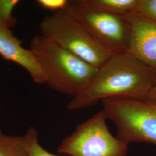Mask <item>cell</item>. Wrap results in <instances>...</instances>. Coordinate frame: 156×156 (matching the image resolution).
<instances>
[{"instance_id":"obj_15","label":"cell","mask_w":156,"mask_h":156,"mask_svg":"<svg viewBox=\"0 0 156 156\" xmlns=\"http://www.w3.org/2000/svg\"><path fill=\"white\" fill-rule=\"evenodd\" d=\"M147 99L156 101V82L153 86V88L151 90L149 94L147 96Z\"/></svg>"},{"instance_id":"obj_1","label":"cell","mask_w":156,"mask_h":156,"mask_svg":"<svg viewBox=\"0 0 156 156\" xmlns=\"http://www.w3.org/2000/svg\"><path fill=\"white\" fill-rule=\"evenodd\" d=\"M156 73L129 51L114 54L97 69L86 88L72 98L69 111L94 106L109 98L147 99Z\"/></svg>"},{"instance_id":"obj_11","label":"cell","mask_w":156,"mask_h":156,"mask_svg":"<svg viewBox=\"0 0 156 156\" xmlns=\"http://www.w3.org/2000/svg\"><path fill=\"white\" fill-rule=\"evenodd\" d=\"M25 144L29 156H68L67 155H56L52 154L40 145L38 140V133L34 127L27 129L24 135Z\"/></svg>"},{"instance_id":"obj_14","label":"cell","mask_w":156,"mask_h":156,"mask_svg":"<svg viewBox=\"0 0 156 156\" xmlns=\"http://www.w3.org/2000/svg\"><path fill=\"white\" fill-rule=\"evenodd\" d=\"M68 0H38L37 3L42 9L53 12L61 11L66 9L69 4Z\"/></svg>"},{"instance_id":"obj_12","label":"cell","mask_w":156,"mask_h":156,"mask_svg":"<svg viewBox=\"0 0 156 156\" xmlns=\"http://www.w3.org/2000/svg\"><path fill=\"white\" fill-rule=\"evenodd\" d=\"M19 0H0V26L12 28L17 23L13 16L14 9L19 3Z\"/></svg>"},{"instance_id":"obj_10","label":"cell","mask_w":156,"mask_h":156,"mask_svg":"<svg viewBox=\"0 0 156 156\" xmlns=\"http://www.w3.org/2000/svg\"><path fill=\"white\" fill-rule=\"evenodd\" d=\"M0 156H29L24 135H8L0 129Z\"/></svg>"},{"instance_id":"obj_5","label":"cell","mask_w":156,"mask_h":156,"mask_svg":"<svg viewBox=\"0 0 156 156\" xmlns=\"http://www.w3.org/2000/svg\"><path fill=\"white\" fill-rule=\"evenodd\" d=\"M106 120L102 109L78 124L58 145L57 153L68 156H127L128 144L111 133Z\"/></svg>"},{"instance_id":"obj_3","label":"cell","mask_w":156,"mask_h":156,"mask_svg":"<svg viewBox=\"0 0 156 156\" xmlns=\"http://www.w3.org/2000/svg\"><path fill=\"white\" fill-rule=\"evenodd\" d=\"M101 102L107 119L116 127L119 140L128 145L145 142L156 145V101L115 98Z\"/></svg>"},{"instance_id":"obj_8","label":"cell","mask_w":156,"mask_h":156,"mask_svg":"<svg viewBox=\"0 0 156 156\" xmlns=\"http://www.w3.org/2000/svg\"><path fill=\"white\" fill-rule=\"evenodd\" d=\"M0 56L23 68L35 83L45 84L44 73L33 51L23 46L22 41L14 35L11 28L1 26Z\"/></svg>"},{"instance_id":"obj_2","label":"cell","mask_w":156,"mask_h":156,"mask_svg":"<svg viewBox=\"0 0 156 156\" xmlns=\"http://www.w3.org/2000/svg\"><path fill=\"white\" fill-rule=\"evenodd\" d=\"M30 49L51 89L72 98L86 88L98 68L41 34L31 39Z\"/></svg>"},{"instance_id":"obj_4","label":"cell","mask_w":156,"mask_h":156,"mask_svg":"<svg viewBox=\"0 0 156 156\" xmlns=\"http://www.w3.org/2000/svg\"><path fill=\"white\" fill-rule=\"evenodd\" d=\"M39 28L41 35L95 68L113 55L97 42L66 9L45 16Z\"/></svg>"},{"instance_id":"obj_13","label":"cell","mask_w":156,"mask_h":156,"mask_svg":"<svg viewBox=\"0 0 156 156\" xmlns=\"http://www.w3.org/2000/svg\"><path fill=\"white\" fill-rule=\"evenodd\" d=\"M131 14L156 23V0H138L134 12Z\"/></svg>"},{"instance_id":"obj_6","label":"cell","mask_w":156,"mask_h":156,"mask_svg":"<svg viewBox=\"0 0 156 156\" xmlns=\"http://www.w3.org/2000/svg\"><path fill=\"white\" fill-rule=\"evenodd\" d=\"M66 9L97 42L112 54L128 51L131 30L123 17L92 10L80 0L69 1Z\"/></svg>"},{"instance_id":"obj_9","label":"cell","mask_w":156,"mask_h":156,"mask_svg":"<svg viewBox=\"0 0 156 156\" xmlns=\"http://www.w3.org/2000/svg\"><path fill=\"white\" fill-rule=\"evenodd\" d=\"M83 5L95 11L117 16L133 13L138 0H80Z\"/></svg>"},{"instance_id":"obj_7","label":"cell","mask_w":156,"mask_h":156,"mask_svg":"<svg viewBox=\"0 0 156 156\" xmlns=\"http://www.w3.org/2000/svg\"><path fill=\"white\" fill-rule=\"evenodd\" d=\"M122 17L131 30L128 51L156 73V23L135 14Z\"/></svg>"}]
</instances>
